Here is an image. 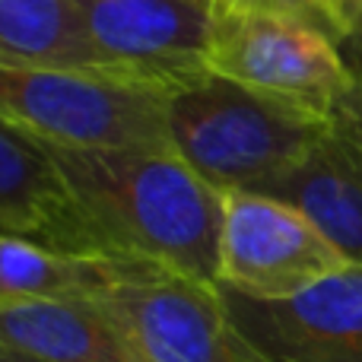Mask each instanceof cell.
<instances>
[{
	"label": "cell",
	"instance_id": "obj_1",
	"mask_svg": "<svg viewBox=\"0 0 362 362\" xmlns=\"http://www.w3.org/2000/svg\"><path fill=\"white\" fill-rule=\"evenodd\" d=\"M105 257H140L219 286L226 194L169 146L48 144Z\"/></svg>",
	"mask_w": 362,
	"mask_h": 362
},
{
	"label": "cell",
	"instance_id": "obj_2",
	"mask_svg": "<svg viewBox=\"0 0 362 362\" xmlns=\"http://www.w3.org/2000/svg\"><path fill=\"white\" fill-rule=\"evenodd\" d=\"M163 118L172 153L223 194L261 191L331 127L325 115L213 70L163 93Z\"/></svg>",
	"mask_w": 362,
	"mask_h": 362
},
{
	"label": "cell",
	"instance_id": "obj_3",
	"mask_svg": "<svg viewBox=\"0 0 362 362\" xmlns=\"http://www.w3.org/2000/svg\"><path fill=\"white\" fill-rule=\"evenodd\" d=\"M0 118L64 146H169L163 93L89 70L0 57Z\"/></svg>",
	"mask_w": 362,
	"mask_h": 362
},
{
	"label": "cell",
	"instance_id": "obj_4",
	"mask_svg": "<svg viewBox=\"0 0 362 362\" xmlns=\"http://www.w3.org/2000/svg\"><path fill=\"white\" fill-rule=\"evenodd\" d=\"M93 305L137 362H261L226 315L216 283L140 257H108Z\"/></svg>",
	"mask_w": 362,
	"mask_h": 362
},
{
	"label": "cell",
	"instance_id": "obj_5",
	"mask_svg": "<svg viewBox=\"0 0 362 362\" xmlns=\"http://www.w3.org/2000/svg\"><path fill=\"white\" fill-rule=\"evenodd\" d=\"M210 70L248 89L331 118L350 70L337 42L280 13L226 10L216 19Z\"/></svg>",
	"mask_w": 362,
	"mask_h": 362
},
{
	"label": "cell",
	"instance_id": "obj_6",
	"mask_svg": "<svg viewBox=\"0 0 362 362\" xmlns=\"http://www.w3.org/2000/svg\"><path fill=\"white\" fill-rule=\"evenodd\" d=\"M93 48L124 80L169 93L210 74L216 0H74Z\"/></svg>",
	"mask_w": 362,
	"mask_h": 362
},
{
	"label": "cell",
	"instance_id": "obj_7",
	"mask_svg": "<svg viewBox=\"0 0 362 362\" xmlns=\"http://www.w3.org/2000/svg\"><path fill=\"white\" fill-rule=\"evenodd\" d=\"M346 267L331 242L289 204L229 191L219 229V286L251 299H286Z\"/></svg>",
	"mask_w": 362,
	"mask_h": 362
},
{
	"label": "cell",
	"instance_id": "obj_8",
	"mask_svg": "<svg viewBox=\"0 0 362 362\" xmlns=\"http://www.w3.org/2000/svg\"><path fill=\"white\" fill-rule=\"evenodd\" d=\"M226 315L261 362H362V267L346 264L286 299L219 286Z\"/></svg>",
	"mask_w": 362,
	"mask_h": 362
},
{
	"label": "cell",
	"instance_id": "obj_9",
	"mask_svg": "<svg viewBox=\"0 0 362 362\" xmlns=\"http://www.w3.org/2000/svg\"><path fill=\"white\" fill-rule=\"evenodd\" d=\"M0 229L67 255L105 257L38 137L0 118Z\"/></svg>",
	"mask_w": 362,
	"mask_h": 362
},
{
	"label": "cell",
	"instance_id": "obj_10",
	"mask_svg": "<svg viewBox=\"0 0 362 362\" xmlns=\"http://www.w3.org/2000/svg\"><path fill=\"white\" fill-rule=\"evenodd\" d=\"M257 194L299 210L346 264L362 267V146L334 121L293 169Z\"/></svg>",
	"mask_w": 362,
	"mask_h": 362
},
{
	"label": "cell",
	"instance_id": "obj_11",
	"mask_svg": "<svg viewBox=\"0 0 362 362\" xmlns=\"http://www.w3.org/2000/svg\"><path fill=\"white\" fill-rule=\"evenodd\" d=\"M0 350L38 362H137L89 299L0 296Z\"/></svg>",
	"mask_w": 362,
	"mask_h": 362
},
{
	"label": "cell",
	"instance_id": "obj_12",
	"mask_svg": "<svg viewBox=\"0 0 362 362\" xmlns=\"http://www.w3.org/2000/svg\"><path fill=\"white\" fill-rule=\"evenodd\" d=\"M0 57L124 80L93 48L74 0H0Z\"/></svg>",
	"mask_w": 362,
	"mask_h": 362
},
{
	"label": "cell",
	"instance_id": "obj_13",
	"mask_svg": "<svg viewBox=\"0 0 362 362\" xmlns=\"http://www.w3.org/2000/svg\"><path fill=\"white\" fill-rule=\"evenodd\" d=\"M108 280V257L67 255L0 229V296L93 299Z\"/></svg>",
	"mask_w": 362,
	"mask_h": 362
},
{
	"label": "cell",
	"instance_id": "obj_14",
	"mask_svg": "<svg viewBox=\"0 0 362 362\" xmlns=\"http://www.w3.org/2000/svg\"><path fill=\"white\" fill-rule=\"evenodd\" d=\"M226 10H257V13L293 16L299 23L321 29L337 45L353 29L362 25V0H232ZM226 10H219V13H226Z\"/></svg>",
	"mask_w": 362,
	"mask_h": 362
},
{
	"label": "cell",
	"instance_id": "obj_15",
	"mask_svg": "<svg viewBox=\"0 0 362 362\" xmlns=\"http://www.w3.org/2000/svg\"><path fill=\"white\" fill-rule=\"evenodd\" d=\"M337 48L346 61L350 80H346V89L340 93L337 105H334L331 121L362 146V25L353 29Z\"/></svg>",
	"mask_w": 362,
	"mask_h": 362
},
{
	"label": "cell",
	"instance_id": "obj_16",
	"mask_svg": "<svg viewBox=\"0 0 362 362\" xmlns=\"http://www.w3.org/2000/svg\"><path fill=\"white\" fill-rule=\"evenodd\" d=\"M0 362H38V359H29L23 353H10V350H0Z\"/></svg>",
	"mask_w": 362,
	"mask_h": 362
},
{
	"label": "cell",
	"instance_id": "obj_17",
	"mask_svg": "<svg viewBox=\"0 0 362 362\" xmlns=\"http://www.w3.org/2000/svg\"><path fill=\"white\" fill-rule=\"evenodd\" d=\"M229 4H232V0H216V10H226Z\"/></svg>",
	"mask_w": 362,
	"mask_h": 362
}]
</instances>
